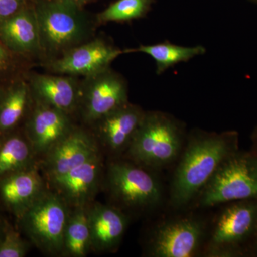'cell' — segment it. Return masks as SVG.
I'll return each instance as SVG.
<instances>
[{"mask_svg":"<svg viewBox=\"0 0 257 257\" xmlns=\"http://www.w3.org/2000/svg\"><path fill=\"white\" fill-rule=\"evenodd\" d=\"M235 132L193 134L182 150L170 189L174 207L188 205L207 185L223 162L237 151Z\"/></svg>","mask_w":257,"mask_h":257,"instance_id":"cell-1","label":"cell"},{"mask_svg":"<svg viewBox=\"0 0 257 257\" xmlns=\"http://www.w3.org/2000/svg\"><path fill=\"white\" fill-rule=\"evenodd\" d=\"M41 52L50 56L87 41L92 23L82 6L72 0H34Z\"/></svg>","mask_w":257,"mask_h":257,"instance_id":"cell-2","label":"cell"},{"mask_svg":"<svg viewBox=\"0 0 257 257\" xmlns=\"http://www.w3.org/2000/svg\"><path fill=\"white\" fill-rule=\"evenodd\" d=\"M184 142L182 122L162 111H148L126 152L130 160L138 165L160 169L177 160L183 150Z\"/></svg>","mask_w":257,"mask_h":257,"instance_id":"cell-3","label":"cell"},{"mask_svg":"<svg viewBox=\"0 0 257 257\" xmlns=\"http://www.w3.org/2000/svg\"><path fill=\"white\" fill-rule=\"evenodd\" d=\"M197 197L202 207L257 199V155L239 150L230 155Z\"/></svg>","mask_w":257,"mask_h":257,"instance_id":"cell-4","label":"cell"},{"mask_svg":"<svg viewBox=\"0 0 257 257\" xmlns=\"http://www.w3.org/2000/svg\"><path fill=\"white\" fill-rule=\"evenodd\" d=\"M106 175L108 191L119 209L148 210L162 202V184L147 167L132 160H116L108 166Z\"/></svg>","mask_w":257,"mask_h":257,"instance_id":"cell-5","label":"cell"},{"mask_svg":"<svg viewBox=\"0 0 257 257\" xmlns=\"http://www.w3.org/2000/svg\"><path fill=\"white\" fill-rule=\"evenodd\" d=\"M69 214L68 204L58 194L45 191L22 213V225L39 249L61 254Z\"/></svg>","mask_w":257,"mask_h":257,"instance_id":"cell-6","label":"cell"},{"mask_svg":"<svg viewBox=\"0 0 257 257\" xmlns=\"http://www.w3.org/2000/svg\"><path fill=\"white\" fill-rule=\"evenodd\" d=\"M257 229V199L237 201L221 213L204 256L230 257L241 255L240 243L255 234Z\"/></svg>","mask_w":257,"mask_h":257,"instance_id":"cell-7","label":"cell"},{"mask_svg":"<svg viewBox=\"0 0 257 257\" xmlns=\"http://www.w3.org/2000/svg\"><path fill=\"white\" fill-rule=\"evenodd\" d=\"M84 82L81 86L79 106L88 124H95L128 102L126 82L110 68L86 77Z\"/></svg>","mask_w":257,"mask_h":257,"instance_id":"cell-8","label":"cell"},{"mask_svg":"<svg viewBox=\"0 0 257 257\" xmlns=\"http://www.w3.org/2000/svg\"><path fill=\"white\" fill-rule=\"evenodd\" d=\"M205 235V225L193 216L166 221L155 230L149 246L153 257H190L197 254Z\"/></svg>","mask_w":257,"mask_h":257,"instance_id":"cell-9","label":"cell"},{"mask_svg":"<svg viewBox=\"0 0 257 257\" xmlns=\"http://www.w3.org/2000/svg\"><path fill=\"white\" fill-rule=\"evenodd\" d=\"M124 51L101 40L95 39L73 47L50 64L56 73L87 77L109 68L113 61Z\"/></svg>","mask_w":257,"mask_h":257,"instance_id":"cell-10","label":"cell"},{"mask_svg":"<svg viewBox=\"0 0 257 257\" xmlns=\"http://www.w3.org/2000/svg\"><path fill=\"white\" fill-rule=\"evenodd\" d=\"M99 155V147L90 135L73 130L45 154L44 166L50 179L63 175Z\"/></svg>","mask_w":257,"mask_h":257,"instance_id":"cell-11","label":"cell"},{"mask_svg":"<svg viewBox=\"0 0 257 257\" xmlns=\"http://www.w3.org/2000/svg\"><path fill=\"white\" fill-rule=\"evenodd\" d=\"M100 155L75 167L63 175L50 179L64 202L74 208L87 207L94 197L102 177Z\"/></svg>","mask_w":257,"mask_h":257,"instance_id":"cell-12","label":"cell"},{"mask_svg":"<svg viewBox=\"0 0 257 257\" xmlns=\"http://www.w3.org/2000/svg\"><path fill=\"white\" fill-rule=\"evenodd\" d=\"M69 115L35 101L26 127L28 140L35 154L45 155L73 130Z\"/></svg>","mask_w":257,"mask_h":257,"instance_id":"cell-13","label":"cell"},{"mask_svg":"<svg viewBox=\"0 0 257 257\" xmlns=\"http://www.w3.org/2000/svg\"><path fill=\"white\" fill-rule=\"evenodd\" d=\"M145 112L140 106L126 103L94 124L98 139L111 153L126 151Z\"/></svg>","mask_w":257,"mask_h":257,"instance_id":"cell-14","label":"cell"},{"mask_svg":"<svg viewBox=\"0 0 257 257\" xmlns=\"http://www.w3.org/2000/svg\"><path fill=\"white\" fill-rule=\"evenodd\" d=\"M87 210L92 249L109 251L117 247L128 225L122 210L99 203L87 207Z\"/></svg>","mask_w":257,"mask_h":257,"instance_id":"cell-15","label":"cell"},{"mask_svg":"<svg viewBox=\"0 0 257 257\" xmlns=\"http://www.w3.org/2000/svg\"><path fill=\"white\" fill-rule=\"evenodd\" d=\"M34 0L11 18L0 23V42L12 53L41 52Z\"/></svg>","mask_w":257,"mask_h":257,"instance_id":"cell-16","label":"cell"},{"mask_svg":"<svg viewBox=\"0 0 257 257\" xmlns=\"http://www.w3.org/2000/svg\"><path fill=\"white\" fill-rule=\"evenodd\" d=\"M30 90L35 101L71 114L79 106L81 86L72 76L33 74Z\"/></svg>","mask_w":257,"mask_h":257,"instance_id":"cell-17","label":"cell"},{"mask_svg":"<svg viewBox=\"0 0 257 257\" xmlns=\"http://www.w3.org/2000/svg\"><path fill=\"white\" fill-rule=\"evenodd\" d=\"M45 191L41 176L34 167L10 174L0 183L3 202L20 214Z\"/></svg>","mask_w":257,"mask_h":257,"instance_id":"cell-18","label":"cell"},{"mask_svg":"<svg viewBox=\"0 0 257 257\" xmlns=\"http://www.w3.org/2000/svg\"><path fill=\"white\" fill-rule=\"evenodd\" d=\"M31 95L30 85L21 79L13 81L0 92V131H10L20 122Z\"/></svg>","mask_w":257,"mask_h":257,"instance_id":"cell-19","label":"cell"},{"mask_svg":"<svg viewBox=\"0 0 257 257\" xmlns=\"http://www.w3.org/2000/svg\"><path fill=\"white\" fill-rule=\"evenodd\" d=\"M206 49L202 45L194 47L180 46L168 41L155 45H140L138 48L128 49L124 53L143 52L150 56L156 62L157 74L165 71L181 62H187L197 56L204 55Z\"/></svg>","mask_w":257,"mask_h":257,"instance_id":"cell-20","label":"cell"},{"mask_svg":"<svg viewBox=\"0 0 257 257\" xmlns=\"http://www.w3.org/2000/svg\"><path fill=\"white\" fill-rule=\"evenodd\" d=\"M87 207L74 208L69 214L64 234L62 253L67 256L84 257L91 248Z\"/></svg>","mask_w":257,"mask_h":257,"instance_id":"cell-21","label":"cell"},{"mask_svg":"<svg viewBox=\"0 0 257 257\" xmlns=\"http://www.w3.org/2000/svg\"><path fill=\"white\" fill-rule=\"evenodd\" d=\"M35 152L25 139L10 137L0 147V177L31 167Z\"/></svg>","mask_w":257,"mask_h":257,"instance_id":"cell-22","label":"cell"},{"mask_svg":"<svg viewBox=\"0 0 257 257\" xmlns=\"http://www.w3.org/2000/svg\"><path fill=\"white\" fill-rule=\"evenodd\" d=\"M155 0H118L96 15L98 23H125L146 16Z\"/></svg>","mask_w":257,"mask_h":257,"instance_id":"cell-23","label":"cell"},{"mask_svg":"<svg viewBox=\"0 0 257 257\" xmlns=\"http://www.w3.org/2000/svg\"><path fill=\"white\" fill-rule=\"evenodd\" d=\"M28 246L14 231L10 230L0 241V257H23L26 255Z\"/></svg>","mask_w":257,"mask_h":257,"instance_id":"cell-24","label":"cell"},{"mask_svg":"<svg viewBox=\"0 0 257 257\" xmlns=\"http://www.w3.org/2000/svg\"><path fill=\"white\" fill-rule=\"evenodd\" d=\"M31 1L32 0H0V23L17 14Z\"/></svg>","mask_w":257,"mask_h":257,"instance_id":"cell-25","label":"cell"},{"mask_svg":"<svg viewBox=\"0 0 257 257\" xmlns=\"http://www.w3.org/2000/svg\"><path fill=\"white\" fill-rule=\"evenodd\" d=\"M12 52L0 42V76L8 72L13 65Z\"/></svg>","mask_w":257,"mask_h":257,"instance_id":"cell-26","label":"cell"},{"mask_svg":"<svg viewBox=\"0 0 257 257\" xmlns=\"http://www.w3.org/2000/svg\"><path fill=\"white\" fill-rule=\"evenodd\" d=\"M251 152L257 155V133L253 135L252 150H251Z\"/></svg>","mask_w":257,"mask_h":257,"instance_id":"cell-27","label":"cell"},{"mask_svg":"<svg viewBox=\"0 0 257 257\" xmlns=\"http://www.w3.org/2000/svg\"><path fill=\"white\" fill-rule=\"evenodd\" d=\"M72 1L75 2L76 3L83 7L84 5L90 3V2L93 1V0H72Z\"/></svg>","mask_w":257,"mask_h":257,"instance_id":"cell-28","label":"cell"},{"mask_svg":"<svg viewBox=\"0 0 257 257\" xmlns=\"http://www.w3.org/2000/svg\"><path fill=\"white\" fill-rule=\"evenodd\" d=\"M255 236H256V250H257V229H256V232H255Z\"/></svg>","mask_w":257,"mask_h":257,"instance_id":"cell-29","label":"cell"},{"mask_svg":"<svg viewBox=\"0 0 257 257\" xmlns=\"http://www.w3.org/2000/svg\"><path fill=\"white\" fill-rule=\"evenodd\" d=\"M253 1L256 2V3H257V0H253Z\"/></svg>","mask_w":257,"mask_h":257,"instance_id":"cell-30","label":"cell"}]
</instances>
